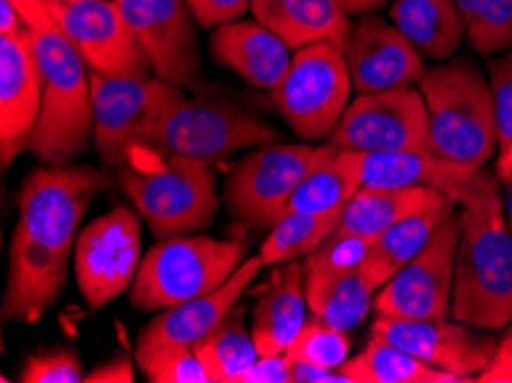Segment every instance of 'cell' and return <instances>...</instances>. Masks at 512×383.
I'll list each match as a JSON object with an SVG mask.
<instances>
[{"instance_id": "cell-45", "label": "cell", "mask_w": 512, "mask_h": 383, "mask_svg": "<svg viewBox=\"0 0 512 383\" xmlns=\"http://www.w3.org/2000/svg\"><path fill=\"white\" fill-rule=\"evenodd\" d=\"M338 3L347 14H370L391 3V0H338Z\"/></svg>"}, {"instance_id": "cell-1", "label": "cell", "mask_w": 512, "mask_h": 383, "mask_svg": "<svg viewBox=\"0 0 512 383\" xmlns=\"http://www.w3.org/2000/svg\"><path fill=\"white\" fill-rule=\"evenodd\" d=\"M106 184L102 170L69 163L35 168L23 179L3 299L5 322L35 324L56 306L81 218Z\"/></svg>"}, {"instance_id": "cell-31", "label": "cell", "mask_w": 512, "mask_h": 383, "mask_svg": "<svg viewBox=\"0 0 512 383\" xmlns=\"http://www.w3.org/2000/svg\"><path fill=\"white\" fill-rule=\"evenodd\" d=\"M340 218L333 214H306V211H290L278 218L269 230L265 244L260 246V257L265 267L299 260L315 253L333 232Z\"/></svg>"}, {"instance_id": "cell-17", "label": "cell", "mask_w": 512, "mask_h": 383, "mask_svg": "<svg viewBox=\"0 0 512 383\" xmlns=\"http://www.w3.org/2000/svg\"><path fill=\"white\" fill-rule=\"evenodd\" d=\"M370 333L393 342L437 370L473 379L490 365L499 345L490 331L460 322L453 324L448 319L375 317Z\"/></svg>"}, {"instance_id": "cell-42", "label": "cell", "mask_w": 512, "mask_h": 383, "mask_svg": "<svg viewBox=\"0 0 512 383\" xmlns=\"http://www.w3.org/2000/svg\"><path fill=\"white\" fill-rule=\"evenodd\" d=\"M10 3L33 33H46V30L56 28L49 12V0H10Z\"/></svg>"}, {"instance_id": "cell-36", "label": "cell", "mask_w": 512, "mask_h": 383, "mask_svg": "<svg viewBox=\"0 0 512 383\" xmlns=\"http://www.w3.org/2000/svg\"><path fill=\"white\" fill-rule=\"evenodd\" d=\"M134 361L152 383H212L196 351L186 347H170L138 354Z\"/></svg>"}, {"instance_id": "cell-41", "label": "cell", "mask_w": 512, "mask_h": 383, "mask_svg": "<svg viewBox=\"0 0 512 383\" xmlns=\"http://www.w3.org/2000/svg\"><path fill=\"white\" fill-rule=\"evenodd\" d=\"M88 383H131L134 381V363L127 354L108 358L106 363L97 365L95 370L85 374Z\"/></svg>"}, {"instance_id": "cell-19", "label": "cell", "mask_w": 512, "mask_h": 383, "mask_svg": "<svg viewBox=\"0 0 512 383\" xmlns=\"http://www.w3.org/2000/svg\"><path fill=\"white\" fill-rule=\"evenodd\" d=\"M345 58L352 74V88L359 95L384 92L418 83L425 69L421 51L409 37L382 17L361 19L345 44Z\"/></svg>"}, {"instance_id": "cell-32", "label": "cell", "mask_w": 512, "mask_h": 383, "mask_svg": "<svg viewBox=\"0 0 512 383\" xmlns=\"http://www.w3.org/2000/svg\"><path fill=\"white\" fill-rule=\"evenodd\" d=\"M473 51L492 58L512 46V0H455Z\"/></svg>"}, {"instance_id": "cell-20", "label": "cell", "mask_w": 512, "mask_h": 383, "mask_svg": "<svg viewBox=\"0 0 512 383\" xmlns=\"http://www.w3.org/2000/svg\"><path fill=\"white\" fill-rule=\"evenodd\" d=\"M265 267L262 257L255 255L246 260L232 276L214 292H207L196 299L184 301L180 306L161 310L157 317L147 324L136 342V356L150 354V351L186 347L193 349L200 340L207 338L228 312L237 306L239 296Z\"/></svg>"}, {"instance_id": "cell-33", "label": "cell", "mask_w": 512, "mask_h": 383, "mask_svg": "<svg viewBox=\"0 0 512 383\" xmlns=\"http://www.w3.org/2000/svg\"><path fill=\"white\" fill-rule=\"evenodd\" d=\"M377 289L379 287L372 283L366 273L356 269L333 285L331 292L324 296V301L313 310V315L324 319L338 331H354L368 317L370 308L375 306Z\"/></svg>"}, {"instance_id": "cell-12", "label": "cell", "mask_w": 512, "mask_h": 383, "mask_svg": "<svg viewBox=\"0 0 512 383\" xmlns=\"http://www.w3.org/2000/svg\"><path fill=\"white\" fill-rule=\"evenodd\" d=\"M460 211H451L414 260L379 287L375 317L448 319L451 317L455 257L460 246Z\"/></svg>"}, {"instance_id": "cell-39", "label": "cell", "mask_w": 512, "mask_h": 383, "mask_svg": "<svg viewBox=\"0 0 512 383\" xmlns=\"http://www.w3.org/2000/svg\"><path fill=\"white\" fill-rule=\"evenodd\" d=\"M232 383H292V358L287 354L260 356L251 367L239 372Z\"/></svg>"}, {"instance_id": "cell-15", "label": "cell", "mask_w": 512, "mask_h": 383, "mask_svg": "<svg viewBox=\"0 0 512 383\" xmlns=\"http://www.w3.org/2000/svg\"><path fill=\"white\" fill-rule=\"evenodd\" d=\"M115 5L154 74L182 90L191 88L200 74V49L189 5L184 0H115Z\"/></svg>"}, {"instance_id": "cell-18", "label": "cell", "mask_w": 512, "mask_h": 383, "mask_svg": "<svg viewBox=\"0 0 512 383\" xmlns=\"http://www.w3.org/2000/svg\"><path fill=\"white\" fill-rule=\"evenodd\" d=\"M44 78L35 56L33 30L0 37V163L12 166L30 152L42 111Z\"/></svg>"}, {"instance_id": "cell-35", "label": "cell", "mask_w": 512, "mask_h": 383, "mask_svg": "<svg viewBox=\"0 0 512 383\" xmlns=\"http://www.w3.org/2000/svg\"><path fill=\"white\" fill-rule=\"evenodd\" d=\"M349 333L338 331V328L329 326L324 319L313 315L306 319L304 328H301L297 338L290 342L285 354L292 361L299 363H313L320 367H329V370H340L343 363L349 358Z\"/></svg>"}, {"instance_id": "cell-40", "label": "cell", "mask_w": 512, "mask_h": 383, "mask_svg": "<svg viewBox=\"0 0 512 383\" xmlns=\"http://www.w3.org/2000/svg\"><path fill=\"white\" fill-rule=\"evenodd\" d=\"M476 381L480 383H512V322L508 324V331L496 345L490 365L478 374Z\"/></svg>"}, {"instance_id": "cell-29", "label": "cell", "mask_w": 512, "mask_h": 383, "mask_svg": "<svg viewBox=\"0 0 512 383\" xmlns=\"http://www.w3.org/2000/svg\"><path fill=\"white\" fill-rule=\"evenodd\" d=\"M193 351L212 383H232L239 372H244L260 358L253 333L244 324L242 306L232 308Z\"/></svg>"}, {"instance_id": "cell-10", "label": "cell", "mask_w": 512, "mask_h": 383, "mask_svg": "<svg viewBox=\"0 0 512 383\" xmlns=\"http://www.w3.org/2000/svg\"><path fill=\"white\" fill-rule=\"evenodd\" d=\"M95 145L106 166H127L129 154L145 147L161 115L184 92L159 76H104L90 72Z\"/></svg>"}, {"instance_id": "cell-7", "label": "cell", "mask_w": 512, "mask_h": 383, "mask_svg": "<svg viewBox=\"0 0 512 383\" xmlns=\"http://www.w3.org/2000/svg\"><path fill=\"white\" fill-rule=\"evenodd\" d=\"M333 145L269 143L246 154L232 166L223 198L232 218L246 228L271 230L287 209V202L310 175L327 159Z\"/></svg>"}, {"instance_id": "cell-21", "label": "cell", "mask_w": 512, "mask_h": 383, "mask_svg": "<svg viewBox=\"0 0 512 383\" xmlns=\"http://www.w3.org/2000/svg\"><path fill=\"white\" fill-rule=\"evenodd\" d=\"M292 49L260 21H232L214 28L209 53L258 90L274 92L290 69Z\"/></svg>"}, {"instance_id": "cell-8", "label": "cell", "mask_w": 512, "mask_h": 383, "mask_svg": "<svg viewBox=\"0 0 512 383\" xmlns=\"http://www.w3.org/2000/svg\"><path fill=\"white\" fill-rule=\"evenodd\" d=\"M352 74L345 51L315 42L292 53L283 83L271 92V108L304 140H324L349 106Z\"/></svg>"}, {"instance_id": "cell-28", "label": "cell", "mask_w": 512, "mask_h": 383, "mask_svg": "<svg viewBox=\"0 0 512 383\" xmlns=\"http://www.w3.org/2000/svg\"><path fill=\"white\" fill-rule=\"evenodd\" d=\"M451 211H455V202L441 209L409 216L405 221H400L398 225H393V228L382 232L379 237L372 239L366 260L361 264V271L366 273L377 287H384L395 273L421 253V248L428 244L434 230H437V225L444 221Z\"/></svg>"}, {"instance_id": "cell-14", "label": "cell", "mask_w": 512, "mask_h": 383, "mask_svg": "<svg viewBox=\"0 0 512 383\" xmlns=\"http://www.w3.org/2000/svg\"><path fill=\"white\" fill-rule=\"evenodd\" d=\"M51 19L79 51L90 72L104 76H150L154 69L115 0H49Z\"/></svg>"}, {"instance_id": "cell-9", "label": "cell", "mask_w": 512, "mask_h": 383, "mask_svg": "<svg viewBox=\"0 0 512 383\" xmlns=\"http://www.w3.org/2000/svg\"><path fill=\"white\" fill-rule=\"evenodd\" d=\"M276 140H281V134L258 117L235 106L182 95L154 124L145 147L214 166L244 147H260Z\"/></svg>"}, {"instance_id": "cell-2", "label": "cell", "mask_w": 512, "mask_h": 383, "mask_svg": "<svg viewBox=\"0 0 512 383\" xmlns=\"http://www.w3.org/2000/svg\"><path fill=\"white\" fill-rule=\"evenodd\" d=\"M460 221L451 317L480 331H501L512 322V234L501 195L462 207Z\"/></svg>"}, {"instance_id": "cell-3", "label": "cell", "mask_w": 512, "mask_h": 383, "mask_svg": "<svg viewBox=\"0 0 512 383\" xmlns=\"http://www.w3.org/2000/svg\"><path fill=\"white\" fill-rule=\"evenodd\" d=\"M418 90L428 106L434 154L471 166H485L496 156L492 85L469 56L430 67Z\"/></svg>"}, {"instance_id": "cell-26", "label": "cell", "mask_w": 512, "mask_h": 383, "mask_svg": "<svg viewBox=\"0 0 512 383\" xmlns=\"http://www.w3.org/2000/svg\"><path fill=\"white\" fill-rule=\"evenodd\" d=\"M361 186L363 152L340 150L333 145V152L327 159L310 170V175L299 184L283 214L306 211V214L343 216L347 202Z\"/></svg>"}, {"instance_id": "cell-38", "label": "cell", "mask_w": 512, "mask_h": 383, "mask_svg": "<svg viewBox=\"0 0 512 383\" xmlns=\"http://www.w3.org/2000/svg\"><path fill=\"white\" fill-rule=\"evenodd\" d=\"M203 28H219L239 21L251 10V0H184Z\"/></svg>"}, {"instance_id": "cell-43", "label": "cell", "mask_w": 512, "mask_h": 383, "mask_svg": "<svg viewBox=\"0 0 512 383\" xmlns=\"http://www.w3.org/2000/svg\"><path fill=\"white\" fill-rule=\"evenodd\" d=\"M292 383H352L340 370L292 361Z\"/></svg>"}, {"instance_id": "cell-34", "label": "cell", "mask_w": 512, "mask_h": 383, "mask_svg": "<svg viewBox=\"0 0 512 383\" xmlns=\"http://www.w3.org/2000/svg\"><path fill=\"white\" fill-rule=\"evenodd\" d=\"M496 117V175L503 184L512 175V46L487 62Z\"/></svg>"}, {"instance_id": "cell-47", "label": "cell", "mask_w": 512, "mask_h": 383, "mask_svg": "<svg viewBox=\"0 0 512 383\" xmlns=\"http://www.w3.org/2000/svg\"><path fill=\"white\" fill-rule=\"evenodd\" d=\"M62 3H76V0H62Z\"/></svg>"}, {"instance_id": "cell-5", "label": "cell", "mask_w": 512, "mask_h": 383, "mask_svg": "<svg viewBox=\"0 0 512 383\" xmlns=\"http://www.w3.org/2000/svg\"><path fill=\"white\" fill-rule=\"evenodd\" d=\"M120 184L154 237L207 230L219 209L212 163L168 154L166 161H129Z\"/></svg>"}, {"instance_id": "cell-37", "label": "cell", "mask_w": 512, "mask_h": 383, "mask_svg": "<svg viewBox=\"0 0 512 383\" xmlns=\"http://www.w3.org/2000/svg\"><path fill=\"white\" fill-rule=\"evenodd\" d=\"M21 383H81L85 372L72 349H49L30 354L19 374Z\"/></svg>"}, {"instance_id": "cell-22", "label": "cell", "mask_w": 512, "mask_h": 383, "mask_svg": "<svg viewBox=\"0 0 512 383\" xmlns=\"http://www.w3.org/2000/svg\"><path fill=\"white\" fill-rule=\"evenodd\" d=\"M304 267L297 260L276 264L253 308V340L260 356L285 354L306 324Z\"/></svg>"}, {"instance_id": "cell-13", "label": "cell", "mask_w": 512, "mask_h": 383, "mask_svg": "<svg viewBox=\"0 0 512 383\" xmlns=\"http://www.w3.org/2000/svg\"><path fill=\"white\" fill-rule=\"evenodd\" d=\"M141 214L115 207L83 228L74 248L76 283L85 303L102 310L134 285L141 269Z\"/></svg>"}, {"instance_id": "cell-46", "label": "cell", "mask_w": 512, "mask_h": 383, "mask_svg": "<svg viewBox=\"0 0 512 383\" xmlns=\"http://www.w3.org/2000/svg\"><path fill=\"white\" fill-rule=\"evenodd\" d=\"M503 214H506V223L512 234V175L506 182V200H503Z\"/></svg>"}, {"instance_id": "cell-23", "label": "cell", "mask_w": 512, "mask_h": 383, "mask_svg": "<svg viewBox=\"0 0 512 383\" xmlns=\"http://www.w3.org/2000/svg\"><path fill=\"white\" fill-rule=\"evenodd\" d=\"M255 21L276 33L292 51L331 42L345 51L352 35L349 14L338 0H251Z\"/></svg>"}, {"instance_id": "cell-11", "label": "cell", "mask_w": 512, "mask_h": 383, "mask_svg": "<svg viewBox=\"0 0 512 383\" xmlns=\"http://www.w3.org/2000/svg\"><path fill=\"white\" fill-rule=\"evenodd\" d=\"M327 140L340 150L363 154L432 152L428 106L421 90L411 85L359 95Z\"/></svg>"}, {"instance_id": "cell-6", "label": "cell", "mask_w": 512, "mask_h": 383, "mask_svg": "<svg viewBox=\"0 0 512 383\" xmlns=\"http://www.w3.org/2000/svg\"><path fill=\"white\" fill-rule=\"evenodd\" d=\"M242 241L214 237H166L147 250L129 303L145 312H161L219 289L244 264Z\"/></svg>"}, {"instance_id": "cell-25", "label": "cell", "mask_w": 512, "mask_h": 383, "mask_svg": "<svg viewBox=\"0 0 512 383\" xmlns=\"http://www.w3.org/2000/svg\"><path fill=\"white\" fill-rule=\"evenodd\" d=\"M389 17L434 62L451 60L467 37L455 0H393Z\"/></svg>"}, {"instance_id": "cell-30", "label": "cell", "mask_w": 512, "mask_h": 383, "mask_svg": "<svg viewBox=\"0 0 512 383\" xmlns=\"http://www.w3.org/2000/svg\"><path fill=\"white\" fill-rule=\"evenodd\" d=\"M372 239L354 237V234H331L324 244L304 257V283L308 308L313 312L324 301L333 285L343 280L347 273L361 269L366 260Z\"/></svg>"}, {"instance_id": "cell-4", "label": "cell", "mask_w": 512, "mask_h": 383, "mask_svg": "<svg viewBox=\"0 0 512 383\" xmlns=\"http://www.w3.org/2000/svg\"><path fill=\"white\" fill-rule=\"evenodd\" d=\"M44 92L30 152L46 166H65L88 150L95 136L90 72L58 28L33 33Z\"/></svg>"}, {"instance_id": "cell-44", "label": "cell", "mask_w": 512, "mask_h": 383, "mask_svg": "<svg viewBox=\"0 0 512 383\" xmlns=\"http://www.w3.org/2000/svg\"><path fill=\"white\" fill-rule=\"evenodd\" d=\"M28 26L23 23L21 14L14 10L10 0H0V37L3 35H21L26 33Z\"/></svg>"}, {"instance_id": "cell-16", "label": "cell", "mask_w": 512, "mask_h": 383, "mask_svg": "<svg viewBox=\"0 0 512 383\" xmlns=\"http://www.w3.org/2000/svg\"><path fill=\"white\" fill-rule=\"evenodd\" d=\"M499 175L485 166L444 159L432 152H372L363 154L366 186H423L439 191L460 207H473L499 193Z\"/></svg>"}, {"instance_id": "cell-24", "label": "cell", "mask_w": 512, "mask_h": 383, "mask_svg": "<svg viewBox=\"0 0 512 383\" xmlns=\"http://www.w3.org/2000/svg\"><path fill=\"white\" fill-rule=\"evenodd\" d=\"M446 195L423 186H366L363 184L354 198L347 202L338 228L333 234H354V237L375 239L405 218L423 211L451 205Z\"/></svg>"}, {"instance_id": "cell-27", "label": "cell", "mask_w": 512, "mask_h": 383, "mask_svg": "<svg viewBox=\"0 0 512 383\" xmlns=\"http://www.w3.org/2000/svg\"><path fill=\"white\" fill-rule=\"evenodd\" d=\"M340 372L352 383H469L473 377L437 370L393 342L370 333L366 349L347 358Z\"/></svg>"}]
</instances>
